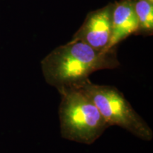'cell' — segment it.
Masks as SVG:
<instances>
[{
	"label": "cell",
	"mask_w": 153,
	"mask_h": 153,
	"mask_svg": "<svg viewBox=\"0 0 153 153\" xmlns=\"http://www.w3.org/2000/svg\"><path fill=\"white\" fill-rule=\"evenodd\" d=\"M119 65L116 48L97 51L75 39L57 47L41 61L44 79L57 91L81 87L93 72Z\"/></svg>",
	"instance_id": "1"
},
{
	"label": "cell",
	"mask_w": 153,
	"mask_h": 153,
	"mask_svg": "<svg viewBox=\"0 0 153 153\" xmlns=\"http://www.w3.org/2000/svg\"><path fill=\"white\" fill-rule=\"evenodd\" d=\"M60 133L63 138L92 144L109 127L90 97L80 88L58 91Z\"/></svg>",
	"instance_id": "2"
},
{
	"label": "cell",
	"mask_w": 153,
	"mask_h": 153,
	"mask_svg": "<svg viewBox=\"0 0 153 153\" xmlns=\"http://www.w3.org/2000/svg\"><path fill=\"white\" fill-rule=\"evenodd\" d=\"M78 88L90 97L108 126L122 128L143 140L152 139V130L117 88L96 85L89 79Z\"/></svg>",
	"instance_id": "3"
},
{
	"label": "cell",
	"mask_w": 153,
	"mask_h": 153,
	"mask_svg": "<svg viewBox=\"0 0 153 153\" xmlns=\"http://www.w3.org/2000/svg\"><path fill=\"white\" fill-rule=\"evenodd\" d=\"M114 4L89 13L72 39L79 40L97 51H108L112 33Z\"/></svg>",
	"instance_id": "4"
},
{
	"label": "cell",
	"mask_w": 153,
	"mask_h": 153,
	"mask_svg": "<svg viewBox=\"0 0 153 153\" xmlns=\"http://www.w3.org/2000/svg\"><path fill=\"white\" fill-rule=\"evenodd\" d=\"M138 22L133 7V0H120L114 4L112 33L109 49L116 48L120 42L137 33Z\"/></svg>",
	"instance_id": "5"
},
{
	"label": "cell",
	"mask_w": 153,
	"mask_h": 153,
	"mask_svg": "<svg viewBox=\"0 0 153 153\" xmlns=\"http://www.w3.org/2000/svg\"><path fill=\"white\" fill-rule=\"evenodd\" d=\"M133 7L138 22L137 33L152 35L153 31V2L147 0H133Z\"/></svg>",
	"instance_id": "6"
},
{
	"label": "cell",
	"mask_w": 153,
	"mask_h": 153,
	"mask_svg": "<svg viewBox=\"0 0 153 153\" xmlns=\"http://www.w3.org/2000/svg\"><path fill=\"white\" fill-rule=\"evenodd\" d=\"M147 1H150V2H153V0H147Z\"/></svg>",
	"instance_id": "7"
}]
</instances>
